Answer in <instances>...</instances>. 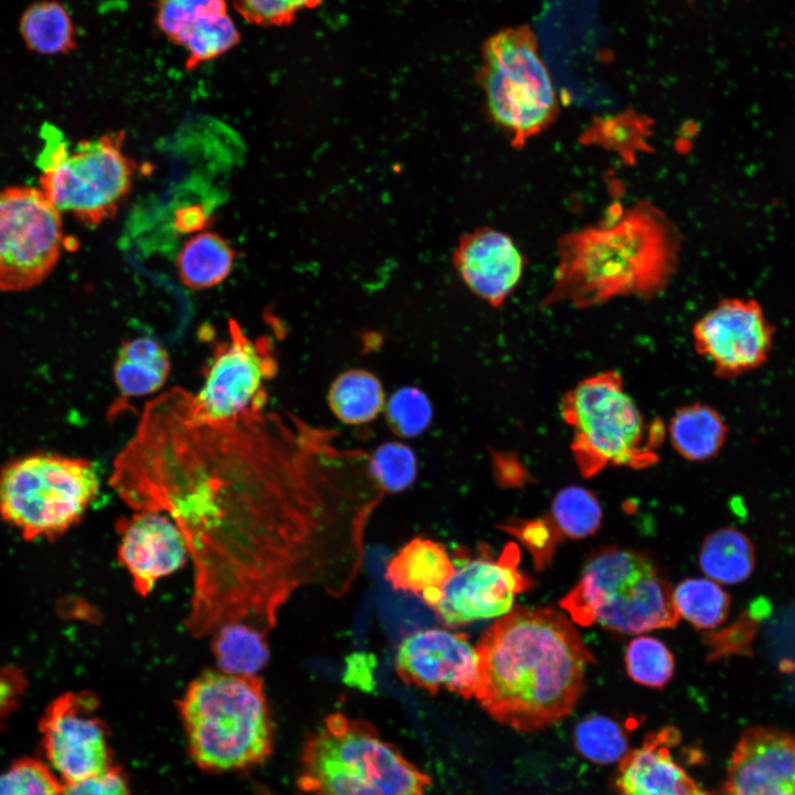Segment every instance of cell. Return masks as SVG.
<instances>
[{
    "label": "cell",
    "mask_w": 795,
    "mask_h": 795,
    "mask_svg": "<svg viewBox=\"0 0 795 795\" xmlns=\"http://www.w3.org/2000/svg\"><path fill=\"white\" fill-rule=\"evenodd\" d=\"M432 405L426 394L411 386L395 391L385 410L389 426L402 437L423 433L432 421Z\"/></svg>",
    "instance_id": "35"
},
{
    "label": "cell",
    "mask_w": 795,
    "mask_h": 795,
    "mask_svg": "<svg viewBox=\"0 0 795 795\" xmlns=\"http://www.w3.org/2000/svg\"><path fill=\"white\" fill-rule=\"evenodd\" d=\"M761 617L751 611H743L731 625L703 635V643L710 648L707 660H717L730 655L751 656L752 642Z\"/></svg>",
    "instance_id": "38"
},
{
    "label": "cell",
    "mask_w": 795,
    "mask_h": 795,
    "mask_svg": "<svg viewBox=\"0 0 795 795\" xmlns=\"http://www.w3.org/2000/svg\"><path fill=\"white\" fill-rule=\"evenodd\" d=\"M680 732L665 727L647 734L643 743L618 762L617 795H716L701 787L677 762L674 749Z\"/></svg>",
    "instance_id": "21"
},
{
    "label": "cell",
    "mask_w": 795,
    "mask_h": 795,
    "mask_svg": "<svg viewBox=\"0 0 795 795\" xmlns=\"http://www.w3.org/2000/svg\"><path fill=\"white\" fill-rule=\"evenodd\" d=\"M775 327L752 298L720 300L692 327L697 353L719 379H734L763 367L771 354Z\"/></svg>",
    "instance_id": "14"
},
{
    "label": "cell",
    "mask_w": 795,
    "mask_h": 795,
    "mask_svg": "<svg viewBox=\"0 0 795 795\" xmlns=\"http://www.w3.org/2000/svg\"><path fill=\"white\" fill-rule=\"evenodd\" d=\"M211 635L212 651L221 671L256 675L268 661L267 633L250 623H225Z\"/></svg>",
    "instance_id": "27"
},
{
    "label": "cell",
    "mask_w": 795,
    "mask_h": 795,
    "mask_svg": "<svg viewBox=\"0 0 795 795\" xmlns=\"http://www.w3.org/2000/svg\"><path fill=\"white\" fill-rule=\"evenodd\" d=\"M560 414L571 430L574 465L586 479L608 467L644 469L659 460L667 427L659 418L645 420L618 371L577 382L562 396Z\"/></svg>",
    "instance_id": "6"
},
{
    "label": "cell",
    "mask_w": 795,
    "mask_h": 795,
    "mask_svg": "<svg viewBox=\"0 0 795 795\" xmlns=\"http://www.w3.org/2000/svg\"><path fill=\"white\" fill-rule=\"evenodd\" d=\"M64 786L41 762L25 759L0 775V795H63Z\"/></svg>",
    "instance_id": "37"
},
{
    "label": "cell",
    "mask_w": 795,
    "mask_h": 795,
    "mask_svg": "<svg viewBox=\"0 0 795 795\" xmlns=\"http://www.w3.org/2000/svg\"><path fill=\"white\" fill-rule=\"evenodd\" d=\"M519 539L531 553L537 570L544 569L552 560L555 548L564 537L550 516L536 519H511L500 527Z\"/></svg>",
    "instance_id": "36"
},
{
    "label": "cell",
    "mask_w": 795,
    "mask_h": 795,
    "mask_svg": "<svg viewBox=\"0 0 795 795\" xmlns=\"http://www.w3.org/2000/svg\"><path fill=\"white\" fill-rule=\"evenodd\" d=\"M455 571L432 607L447 627L504 616L513 607L515 596L533 586L519 569L520 550L506 544L498 556L487 545L471 553L464 548L453 552Z\"/></svg>",
    "instance_id": "13"
},
{
    "label": "cell",
    "mask_w": 795,
    "mask_h": 795,
    "mask_svg": "<svg viewBox=\"0 0 795 795\" xmlns=\"http://www.w3.org/2000/svg\"><path fill=\"white\" fill-rule=\"evenodd\" d=\"M45 145L38 158L40 189L61 213L97 226L115 218L138 171L125 150L124 131L82 140L68 149L53 127H43Z\"/></svg>",
    "instance_id": "8"
},
{
    "label": "cell",
    "mask_w": 795,
    "mask_h": 795,
    "mask_svg": "<svg viewBox=\"0 0 795 795\" xmlns=\"http://www.w3.org/2000/svg\"><path fill=\"white\" fill-rule=\"evenodd\" d=\"M681 234L654 203L642 201L615 219L571 231L558 240V261L542 306L576 308L619 297L650 299L676 274Z\"/></svg>",
    "instance_id": "3"
},
{
    "label": "cell",
    "mask_w": 795,
    "mask_h": 795,
    "mask_svg": "<svg viewBox=\"0 0 795 795\" xmlns=\"http://www.w3.org/2000/svg\"><path fill=\"white\" fill-rule=\"evenodd\" d=\"M178 710L189 753L204 771L252 768L273 751V721L257 675L203 672L189 683Z\"/></svg>",
    "instance_id": "4"
},
{
    "label": "cell",
    "mask_w": 795,
    "mask_h": 795,
    "mask_svg": "<svg viewBox=\"0 0 795 795\" xmlns=\"http://www.w3.org/2000/svg\"><path fill=\"white\" fill-rule=\"evenodd\" d=\"M453 265L471 293L499 307L519 285L524 257L511 236L484 226L460 236Z\"/></svg>",
    "instance_id": "20"
},
{
    "label": "cell",
    "mask_w": 795,
    "mask_h": 795,
    "mask_svg": "<svg viewBox=\"0 0 795 795\" xmlns=\"http://www.w3.org/2000/svg\"><path fill=\"white\" fill-rule=\"evenodd\" d=\"M227 333L214 348L200 391H186L184 411L193 424H226L264 411L266 383L277 373L273 342L268 336L252 339L234 319Z\"/></svg>",
    "instance_id": "11"
},
{
    "label": "cell",
    "mask_w": 795,
    "mask_h": 795,
    "mask_svg": "<svg viewBox=\"0 0 795 795\" xmlns=\"http://www.w3.org/2000/svg\"><path fill=\"white\" fill-rule=\"evenodd\" d=\"M64 242L61 212L40 188L0 191V290L22 292L45 280Z\"/></svg>",
    "instance_id": "12"
},
{
    "label": "cell",
    "mask_w": 795,
    "mask_h": 795,
    "mask_svg": "<svg viewBox=\"0 0 795 795\" xmlns=\"http://www.w3.org/2000/svg\"><path fill=\"white\" fill-rule=\"evenodd\" d=\"M625 666L628 677L635 682L662 688L674 676L675 658L659 639L639 636L630 640L626 648Z\"/></svg>",
    "instance_id": "33"
},
{
    "label": "cell",
    "mask_w": 795,
    "mask_h": 795,
    "mask_svg": "<svg viewBox=\"0 0 795 795\" xmlns=\"http://www.w3.org/2000/svg\"><path fill=\"white\" fill-rule=\"evenodd\" d=\"M63 795H130V791L124 772L113 765L98 774L64 784Z\"/></svg>",
    "instance_id": "40"
},
{
    "label": "cell",
    "mask_w": 795,
    "mask_h": 795,
    "mask_svg": "<svg viewBox=\"0 0 795 795\" xmlns=\"http://www.w3.org/2000/svg\"><path fill=\"white\" fill-rule=\"evenodd\" d=\"M549 516L564 538L579 540L598 531L603 511L593 491L572 485L555 494Z\"/></svg>",
    "instance_id": "31"
},
{
    "label": "cell",
    "mask_w": 795,
    "mask_h": 795,
    "mask_svg": "<svg viewBox=\"0 0 795 795\" xmlns=\"http://www.w3.org/2000/svg\"><path fill=\"white\" fill-rule=\"evenodd\" d=\"M158 29L186 53V68L218 59L240 43L226 0H157Z\"/></svg>",
    "instance_id": "19"
},
{
    "label": "cell",
    "mask_w": 795,
    "mask_h": 795,
    "mask_svg": "<svg viewBox=\"0 0 795 795\" xmlns=\"http://www.w3.org/2000/svg\"><path fill=\"white\" fill-rule=\"evenodd\" d=\"M236 257L234 246L222 234L204 230L182 244L176 257L177 274L189 289H209L227 278Z\"/></svg>",
    "instance_id": "25"
},
{
    "label": "cell",
    "mask_w": 795,
    "mask_h": 795,
    "mask_svg": "<svg viewBox=\"0 0 795 795\" xmlns=\"http://www.w3.org/2000/svg\"><path fill=\"white\" fill-rule=\"evenodd\" d=\"M395 667L404 682L432 695L445 689L465 699L475 697L478 654L464 633L417 630L400 643Z\"/></svg>",
    "instance_id": "16"
},
{
    "label": "cell",
    "mask_w": 795,
    "mask_h": 795,
    "mask_svg": "<svg viewBox=\"0 0 795 795\" xmlns=\"http://www.w3.org/2000/svg\"><path fill=\"white\" fill-rule=\"evenodd\" d=\"M19 28L26 46L35 53L54 55L76 47L72 19L56 1L31 4L21 15Z\"/></svg>",
    "instance_id": "28"
},
{
    "label": "cell",
    "mask_w": 795,
    "mask_h": 795,
    "mask_svg": "<svg viewBox=\"0 0 795 795\" xmlns=\"http://www.w3.org/2000/svg\"><path fill=\"white\" fill-rule=\"evenodd\" d=\"M99 489L85 458L36 453L0 471V516L25 539H54L77 523Z\"/></svg>",
    "instance_id": "10"
},
{
    "label": "cell",
    "mask_w": 795,
    "mask_h": 795,
    "mask_svg": "<svg viewBox=\"0 0 795 795\" xmlns=\"http://www.w3.org/2000/svg\"><path fill=\"white\" fill-rule=\"evenodd\" d=\"M560 606L576 624L623 634L672 628L679 615L672 589L644 553L610 547L585 564Z\"/></svg>",
    "instance_id": "7"
},
{
    "label": "cell",
    "mask_w": 795,
    "mask_h": 795,
    "mask_svg": "<svg viewBox=\"0 0 795 795\" xmlns=\"http://www.w3.org/2000/svg\"><path fill=\"white\" fill-rule=\"evenodd\" d=\"M699 565L709 579L718 583H742L755 568V549L744 532L732 527L721 528L703 540Z\"/></svg>",
    "instance_id": "26"
},
{
    "label": "cell",
    "mask_w": 795,
    "mask_h": 795,
    "mask_svg": "<svg viewBox=\"0 0 795 795\" xmlns=\"http://www.w3.org/2000/svg\"><path fill=\"white\" fill-rule=\"evenodd\" d=\"M667 434L682 458L700 463L721 452L729 436V425L717 409L695 402L674 413Z\"/></svg>",
    "instance_id": "24"
},
{
    "label": "cell",
    "mask_w": 795,
    "mask_h": 795,
    "mask_svg": "<svg viewBox=\"0 0 795 795\" xmlns=\"http://www.w3.org/2000/svg\"><path fill=\"white\" fill-rule=\"evenodd\" d=\"M370 471L383 494L401 492L415 480L416 458L405 444L384 443L370 455Z\"/></svg>",
    "instance_id": "34"
},
{
    "label": "cell",
    "mask_w": 795,
    "mask_h": 795,
    "mask_svg": "<svg viewBox=\"0 0 795 795\" xmlns=\"http://www.w3.org/2000/svg\"><path fill=\"white\" fill-rule=\"evenodd\" d=\"M322 0H234L236 12L248 23L259 26H285L297 15L314 9Z\"/></svg>",
    "instance_id": "39"
},
{
    "label": "cell",
    "mask_w": 795,
    "mask_h": 795,
    "mask_svg": "<svg viewBox=\"0 0 795 795\" xmlns=\"http://www.w3.org/2000/svg\"><path fill=\"white\" fill-rule=\"evenodd\" d=\"M184 394L147 402L109 483L135 511L162 512L181 530L193 566L186 629L204 637L246 622L268 633L304 585L343 593L382 499L370 455L290 414L193 424Z\"/></svg>",
    "instance_id": "1"
},
{
    "label": "cell",
    "mask_w": 795,
    "mask_h": 795,
    "mask_svg": "<svg viewBox=\"0 0 795 795\" xmlns=\"http://www.w3.org/2000/svg\"><path fill=\"white\" fill-rule=\"evenodd\" d=\"M476 80L487 114L515 148H522L556 118L558 95L528 25L502 29L485 41Z\"/></svg>",
    "instance_id": "9"
},
{
    "label": "cell",
    "mask_w": 795,
    "mask_h": 795,
    "mask_svg": "<svg viewBox=\"0 0 795 795\" xmlns=\"http://www.w3.org/2000/svg\"><path fill=\"white\" fill-rule=\"evenodd\" d=\"M170 360L166 349L149 337L126 341L114 364L117 399L108 415L116 417L129 406L132 399L155 393L166 383Z\"/></svg>",
    "instance_id": "23"
},
{
    "label": "cell",
    "mask_w": 795,
    "mask_h": 795,
    "mask_svg": "<svg viewBox=\"0 0 795 795\" xmlns=\"http://www.w3.org/2000/svg\"><path fill=\"white\" fill-rule=\"evenodd\" d=\"M475 698L497 722L536 732L577 704L594 656L565 614L513 606L481 635Z\"/></svg>",
    "instance_id": "2"
},
{
    "label": "cell",
    "mask_w": 795,
    "mask_h": 795,
    "mask_svg": "<svg viewBox=\"0 0 795 795\" xmlns=\"http://www.w3.org/2000/svg\"><path fill=\"white\" fill-rule=\"evenodd\" d=\"M333 414L343 423L359 425L371 422L384 405V392L379 379L364 370L340 374L328 392Z\"/></svg>",
    "instance_id": "29"
},
{
    "label": "cell",
    "mask_w": 795,
    "mask_h": 795,
    "mask_svg": "<svg viewBox=\"0 0 795 795\" xmlns=\"http://www.w3.org/2000/svg\"><path fill=\"white\" fill-rule=\"evenodd\" d=\"M679 617L698 629H713L729 615L731 597L711 579H687L672 591Z\"/></svg>",
    "instance_id": "30"
},
{
    "label": "cell",
    "mask_w": 795,
    "mask_h": 795,
    "mask_svg": "<svg viewBox=\"0 0 795 795\" xmlns=\"http://www.w3.org/2000/svg\"><path fill=\"white\" fill-rule=\"evenodd\" d=\"M454 571V562L442 543L416 537L389 561L385 579L394 590L416 594L433 607Z\"/></svg>",
    "instance_id": "22"
},
{
    "label": "cell",
    "mask_w": 795,
    "mask_h": 795,
    "mask_svg": "<svg viewBox=\"0 0 795 795\" xmlns=\"http://www.w3.org/2000/svg\"><path fill=\"white\" fill-rule=\"evenodd\" d=\"M352 661L349 662L350 668L348 669L346 681L352 686H359L362 689H370L371 686V657L368 656H352Z\"/></svg>",
    "instance_id": "42"
},
{
    "label": "cell",
    "mask_w": 795,
    "mask_h": 795,
    "mask_svg": "<svg viewBox=\"0 0 795 795\" xmlns=\"http://www.w3.org/2000/svg\"><path fill=\"white\" fill-rule=\"evenodd\" d=\"M211 216L202 204H191L174 212L173 226L179 233H199L208 230Z\"/></svg>",
    "instance_id": "41"
},
{
    "label": "cell",
    "mask_w": 795,
    "mask_h": 795,
    "mask_svg": "<svg viewBox=\"0 0 795 795\" xmlns=\"http://www.w3.org/2000/svg\"><path fill=\"white\" fill-rule=\"evenodd\" d=\"M297 782L310 795H425L431 784L372 724L339 712L308 735Z\"/></svg>",
    "instance_id": "5"
},
{
    "label": "cell",
    "mask_w": 795,
    "mask_h": 795,
    "mask_svg": "<svg viewBox=\"0 0 795 795\" xmlns=\"http://www.w3.org/2000/svg\"><path fill=\"white\" fill-rule=\"evenodd\" d=\"M716 795H795V734L766 727L746 729Z\"/></svg>",
    "instance_id": "17"
},
{
    "label": "cell",
    "mask_w": 795,
    "mask_h": 795,
    "mask_svg": "<svg viewBox=\"0 0 795 795\" xmlns=\"http://www.w3.org/2000/svg\"><path fill=\"white\" fill-rule=\"evenodd\" d=\"M573 733L577 751L594 763L619 762L628 752L625 731L616 721L606 716L586 717L576 724Z\"/></svg>",
    "instance_id": "32"
},
{
    "label": "cell",
    "mask_w": 795,
    "mask_h": 795,
    "mask_svg": "<svg viewBox=\"0 0 795 795\" xmlns=\"http://www.w3.org/2000/svg\"><path fill=\"white\" fill-rule=\"evenodd\" d=\"M91 691L67 692L45 710L40 728L46 756L64 784L98 774L110 766L107 727Z\"/></svg>",
    "instance_id": "15"
},
{
    "label": "cell",
    "mask_w": 795,
    "mask_h": 795,
    "mask_svg": "<svg viewBox=\"0 0 795 795\" xmlns=\"http://www.w3.org/2000/svg\"><path fill=\"white\" fill-rule=\"evenodd\" d=\"M116 530L118 560L141 596H147L159 580L180 570L189 559L181 530L162 512L136 511L117 520Z\"/></svg>",
    "instance_id": "18"
}]
</instances>
